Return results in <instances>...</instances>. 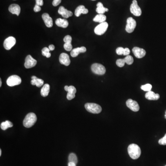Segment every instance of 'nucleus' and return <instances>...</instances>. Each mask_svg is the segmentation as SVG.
Returning <instances> with one entry per match:
<instances>
[{"instance_id": "f257e3e1", "label": "nucleus", "mask_w": 166, "mask_h": 166, "mask_svg": "<svg viewBox=\"0 0 166 166\" xmlns=\"http://www.w3.org/2000/svg\"><path fill=\"white\" fill-rule=\"evenodd\" d=\"M129 155L133 159H137L140 157L141 153L140 148L136 144H132L128 147Z\"/></svg>"}, {"instance_id": "f03ea898", "label": "nucleus", "mask_w": 166, "mask_h": 166, "mask_svg": "<svg viewBox=\"0 0 166 166\" xmlns=\"http://www.w3.org/2000/svg\"><path fill=\"white\" fill-rule=\"evenodd\" d=\"M37 121V116L34 113H30L26 115L23 121V125L27 128L32 127Z\"/></svg>"}, {"instance_id": "7ed1b4c3", "label": "nucleus", "mask_w": 166, "mask_h": 166, "mask_svg": "<svg viewBox=\"0 0 166 166\" xmlns=\"http://www.w3.org/2000/svg\"><path fill=\"white\" fill-rule=\"evenodd\" d=\"M85 108L88 112L97 114L101 113L102 107L98 104L94 103H87L84 105Z\"/></svg>"}, {"instance_id": "20e7f679", "label": "nucleus", "mask_w": 166, "mask_h": 166, "mask_svg": "<svg viewBox=\"0 0 166 166\" xmlns=\"http://www.w3.org/2000/svg\"><path fill=\"white\" fill-rule=\"evenodd\" d=\"M91 70L93 73L99 75H102L106 73V68L103 65L99 63H94L91 67Z\"/></svg>"}, {"instance_id": "39448f33", "label": "nucleus", "mask_w": 166, "mask_h": 166, "mask_svg": "<svg viewBox=\"0 0 166 166\" xmlns=\"http://www.w3.org/2000/svg\"><path fill=\"white\" fill-rule=\"evenodd\" d=\"M21 79L20 77L16 75L11 76L8 78L7 80V84L9 86H14L20 84Z\"/></svg>"}, {"instance_id": "423d86ee", "label": "nucleus", "mask_w": 166, "mask_h": 166, "mask_svg": "<svg viewBox=\"0 0 166 166\" xmlns=\"http://www.w3.org/2000/svg\"><path fill=\"white\" fill-rule=\"evenodd\" d=\"M109 24L107 22H104L100 24L94 29V32L98 35H102L104 34L107 30Z\"/></svg>"}, {"instance_id": "0eeeda50", "label": "nucleus", "mask_w": 166, "mask_h": 166, "mask_svg": "<svg viewBox=\"0 0 166 166\" xmlns=\"http://www.w3.org/2000/svg\"><path fill=\"white\" fill-rule=\"evenodd\" d=\"M130 12L136 16H140L142 14V10L137 4V0H133L130 6Z\"/></svg>"}, {"instance_id": "6e6552de", "label": "nucleus", "mask_w": 166, "mask_h": 166, "mask_svg": "<svg viewBox=\"0 0 166 166\" xmlns=\"http://www.w3.org/2000/svg\"><path fill=\"white\" fill-rule=\"evenodd\" d=\"M126 23V31L128 33H132L136 27V21L132 17H129L127 19Z\"/></svg>"}, {"instance_id": "1a4fd4ad", "label": "nucleus", "mask_w": 166, "mask_h": 166, "mask_svg": "<svg viewBox=\"0 0 166 166\" xmlns=\"http://www.w3.org/2000/svg\"><path fill=\"white\" fill-rule=\"evenodd\" d=\"M16 39L13 37H9L6 39L4 42L3 46L6 50H11L16 43Z\"/></svg>"}, {"instance_id": "9d476101", "label": "nucleus", "mask_w": 166, "mask_h": 166, "mask_svg": "<svg viewBox=\"0 0 166 166\" xmlns=\"http://www.w3.org/2000/svg\"><path fill=\"white\" fill-rule=\"evenodd\" d=\"M37 61L34 59L31 55H28L25 59L24 66L26 68H31L35 66L37 64Z\"/></svg>"}, {"instance_id": "9b49d317", "label": "nucleus", "mask_w": 166, "mask_h": 166, "mask_svg": "<svg viewBox=\"0 0 166 166\" xmlns=\"http://www.w3.org/2000/svg\"><path fill=\"white\" fill-rule=\"evenodd\" d=\"M126 104L127 107L134 112H137L139 110V106L137 102L131 99L127 100Z\"/></svg>"}, {"instance_id": "f8f14e48", "label": "nucleus", "mask_w": 166, "mask_h": 166, "mask_svg": "<svg viewBox=\"0 0 166 166\" xmlns=\"http://www.w3.org/2000/svg\"><path fill=\"white\" fill-rule=\"evenodd\" d=\"M133 53L135 55L136 57L138 59H140L145 56L146 55V51L145 50L141 48H138L135 47L133 49Z\"/></svg>"}, {"instance_id": "ddd939ff", "label": "nucleus", "mask_w": 166, "mask_h": 166, "mask_svg": "<svg viewBox=\"0 0 166 166\" xmlns=\"http://www.w3.org/2000/svg\"><path fill=\"white\" fill-rule=\"evenodd\" d=\"M59 61L61 64L64 65L66 66H68L71 62L69 56L68 54L65 53H62L60 54Z\"/></svg>"}, {"instance_id": "4468645a", "label": "nucleus", "mask_w": 166, "mask_h": 166, "mask_svg": "<svg viewBox=\"0 0 166 166\" xmlns=\"http://www.w3.org/2000/svg\"><path fill=\"white\" fill-rule=\"evenodd\" d=\"M58 13L61 15L63 18H68L73 15V13L71 11H69L66 9L63 6H61L58 10Z\"/></svg>"}, {"instance_id": "2eb2a0df", "label": "nucleus", "mask_w": 166, "mask_h": 166, "mask_svg": "<svg viewBox=\"0 0 166 166\" xmlns=\"http://www.w3.org/2000/svg\"><path fill=\"white\" fill-rule=\"evenodd\" d=\"M42 18L44 23L48 27L50 28L53 26V20L51 17H50L49 14L47 13H43L42 15Z\"/></svg>"}, {"instance_id": "dca6fc26", "label": "nucleus", "mask_w": 166, "mask_h": 166, "mask_svg": "<svg viewBox=\"0 0 166 166\" xmlns=\"http://www.w3.org/2000/svg\"><path fill=\"white\" fill-rule=\"evenodd\" d=\"M8 10L12 14H15L17 16H19L20 14L21 8L19 5L13 4L9 6Z\"/></svg>"}, {"instance_id": "f3484780", "label": "nucleus", "mask_w": 166, "mask_h": 166, "mask_svg": "<svg viewBox=\"0 0 166 166\" xmlns=\"http://www.w3.org/2000/svg\"><path fill=\"white\" fill-rule=\"evenodd\" d=\"M86 51V49L84 47H78L75 49L72 50L71 52V55L73 57H76L80 53H85Z\"/></svg>"}, {"instance_id": "a211bd4d", "label": "nucleus", "mask_w": 166, "mask_h": 166, "mask_svg": "<svg viewBox=\"0 0 166 166\" xmlns=\"http://www.w3.org/2000/svg\"><path fill=\"white\" fill-rule=\"evenodd\" d=\"M88 10L85 8L84 6H79L75 11V15L76 16L79 17L81 14H87L88 13Z\"/></svg>"}, {"instance_id": "6ab92c4d", "label": "nucleus", "mask_w": 166, "mask_h": 166, "mask_svg": "<svg viewBox=\"0 0 166 166\" xmlns=\"http://www.w3.org/2000/svg\"><path fill=\"white\" fill-rule=\"evenodd\" d=\"M145 98L149 100H157L160 98L159 94H156L152 91H149L145 94Z\"/></svg>"}, {"instance_id": "aec40b11", "label": "nucleus", "mask_w": 166, "mask_h": 166, "mask_svg": "<svg viewBox=\"0 0 166 166\" xmlns=\"http://www.w3.org/2000/svg\"><path fill=\"white\" fill-rule=\"evenodd\" d=\"M31 84L32 85H36L38 87H40L42 86L43 84H44V81L42 79H38L36 76H33L31 77Z\"/></svg>"}, {"instance_id": "412c9836", "label": "nucleus", "mask_w": 166, "mask_h": 166, "mask_svg": "<svg viewBox=\"0 0 166 166\" xmlns=\"http://www.w3.org/2000/svg\"><path fill=\"white\" fill-rule=\"evenodd\" d=\"M55 24L58 27L66 28L68 26L69 23L68 20L66 19H62L61 18L57 19L55 21Z\"/></svg>"}, {"instance_id": "4be33fe9", "label": "nucleus", "mask_w": 166, "mask_h": 166, "mask_svg": "<svg viewBox=\"0 0 166 166\" xmlns=\"http://www.w3.org/2000/svg\"><path fill=\"white\" fill-rule=\"evenodd\" d=\"M97 8L96 9V12L98 14H103L106 12H108L109 9L107 8H105L103 6V4L101 2H99L96 5Z\"/></svg>"}, {"instance_id": "5701e85b", "label": "nucleus", "mask_w": 166, "mask_h": 166, "mask_svg": "<svg viewBox=\"0 0 166 166\" xmlns=\"http://www.w3.org/2000/svg\"><path fill=\"white\" fill-rule=\"evenodd\" d=\"M50 85L48 84L43 85L42 88L41 89V94L42 96L46 97L48 96L50 92Z\"/></svg>"}, {"instance_id": "b1692460", "label": "nucleus", "mask_w": 166, "mask_h": 166, "mask_svg": "<svg viewBox=\"0 0 166 166\" xmlns=\"http://www.w3.org/2000/svg\"><path fill=\"white\" fill-rule=\"evenodd\" d=\"M106 16L103 14H98L96 16L93 20L94 22H98L100 23H102L105 22L106 20Z\"/></svg>"}, {"instance_id": "393cba45", "label": "nucleus", "mask_w": 166, "mask_h": 166, "mask_svg": "<svg viewBox=\"0 0 166 166\" xmlns=\"http://www.w3.org/2000/svg\"><path fill=\"white\" fill-rule=\"evenodd\" d=\"M13 126V124L10 121H6L3 122L1 124V128L3 130H6L8 128L12 127Z\"/></svg>"}, {"instance_id": "a878e982", "label": "nucleus", "mask_w": 166, "mask_h": 166, "mask_svg": "<svg viewBox=\"0 0 166 166\" xmlns=\"http://www.w3.org/2000/svg\"><path fill=\"white\" fill-rule=\"evenodd\" d=\"M64 89L66 91L68 92V93H70V94H75L76 93L77 90L75 88V87L73 86H68L66 85L64 87Z\"/></svg>"}, {"instance_id": "bb28decb", "label": "nucleus", "mask_w": 166, "mask_h": 166, "mask_svg": "<svg viewBox=\"0 0 166 166\" xmlns=\"http://www.w3.org/2000/svg\"><path fill=\"white\" fill-rule=\"evenodd\" d=\"M69 162L74 163L77 164V158L76 155L74 153H71L68 157Z\"/></svg>"}, {"instance_id": "cd10ccee", "label": "nucleus", "mask_w": 166, "mask_h": 166, "mask_svg": "<svg viewBox=\"0 0 166 166\" xmlns=\"http://www.w3.org/2000/svg\"><path fill=\"white\" fill-rule=\"evenodd\" d=\"M50 49L49 48L47 47H44L43 49L42 50V53L43 55L44 56L46 57L47 58H50L51 56V54L50 53Z\"/></svg>"}, {"instance_id": "c85d7f7f", "label": "nucleus", "mask_w": 166, "mask_h": 166, "mask_svg": "<svg viewBox=\"0 0 166 166\" xmlns=\"http://www.w3.org/2000/svg\"><path fill=\"white\" fill-rule=\"evenodd\" d=\"M124 59L125 60V63L129 65H132L134 61L133 58L131 55H128L126 56V57Z\"/></svg>"}, {"instance_id": "c756f323", "label": "nucleus", "mask_w": 166, "mask_h": 166, "mask_svg": "<svg viewBox=\"0 0 166 166\" xmlns=\"http://www.w3.org/2000/svg\"><path fill=\"white\" fill-rule=\"evenodd\" d=\"M152 85L149 84H145V85H142L141 86V89L143 90L144 91H151V90Z\"/></svg>"}, {"instance_id": "7c9ffc66", "label": "nucleus", "mask_w": 166, "mask_h": 166, "mask_svg": "<svg viewBox=\"0 0 166 166\" xmlns=\"http://www.w3.org/2000/svg\"><path fill=\"white\" fill-rule=\"evenodd\" d=\"M125 60H124V59H118V60L116 61V65H117L119 67H120V68H122V67L124 66L125 64Z\"/></svg>"}, {"instance_id": "2f4dec72", "label": "nucleus", "mask_w": 166, "mask_h": 166, "mask_svg": "<svg viewBox=\"0 0 166 166\" xmlns=\"http://www.w3.org/2000/svg\"><path fill=\"white\" fill-rule=\"evenodd\" d=\"M64 48L66 51H72L73 46L71 43H65L64 45Z\"/></svg>"}, {"instance_id": "473e14b6", "label": "nucleus", "mask_w": 166, "mask_h": 166, "mask_svg": "<svg viewBox=\"0 0 166 166\" xmlns=\"http://www.w3.org/2000/svg\"><path fill=\"white\" fill-rule=\"evenodd\" d=\"M124 50H125V49L122 48V47H119V48L116 49V53L118 55H123L124 53Z\"/></svg>"}, {"instance_id": "72a5a7b5", "label": "nucleus", "mask_w": 166, "mask_h": 166, "mask_svg": "<svg viewBox=\"0 0 166 166\" xmlns=\"http://www.w3.org/2000/svg\"><path fill=\"white\" fill-rule=\"evenodd\" d=\"M63 40H64L65 43H71L72 41V38L70 35H66L64 38Z\"/></svg>"}, {"instance_id": "f704fd0d", "label": "nucleus", "mask_w": 166, "mask_h": 166, "mask_svg": "<svg viewBox=\"0 0 166 166\" xmlns=\"http://www.w3.org/2000/svg\"><path fill=\"white\" fill-rule=\"evenodd\" d=\"M158 143L160 145H166V134L163 138L159 140Z\"/></svg>"}, {"instance_id": "c9c22d12", "label": "nucleus", "mask_w": 166, "mask_h": 166, "mask_svg": "<svg viewBox=\"0 0 166 166\" xmlns=\"http://www.w3.org/2000/svg\"><path fill=\"white\" fill-rule=\"evenodd\" d=\"M61 0H54L52 2V4L54 7H56L61 3Z\"/></svg>"}, {"instance_id": "e433bc0d", "label": "nucleus", "mask_w": 166, "mask_h": 166, "mask_svg": "<svg viewBox=\"0 0 166 166\" xmlns=\"http://www.w3.org/2000/svg\"><path fill=\"white\" fill-rule=\"evenodd\" d=\"M41 8L40 6L38 5H36L34 8V11L35 12H38L39 11H41Z\"/></svg>"}, {"instance_id": "4c0bfd02", "label": "nucleus", "mask_w": 166, "mask_h": 166, "mask_svg": "<svg viewBox=\"0 0 166 166\" xmlns=\"http://www.w3.org/2000/svg\"><path fill=\"white\" fill-rule=\"evenodd\" d=\"M130 50L128 48H125V50H124V53L123 55L127 56V55H128L130 54Z\"/></svg>"}, {"instance_id": "58836bf2", "label": "nucleus", "mask_w": 166, "mask_h": 166, "mask_svg": "<svg viewBox=\"0 0 166 166\" xmlns=\"http://www.w3.org/2000/svg\"><path fill=\"white\" fill-rule=\"evenodd\" d=\"M36 4L40 6H42L43 5V0H36Z\"/></svg>"}, {"instance_id": "ea45409f", "label": "nucleus", "mask_w": 166, "mask_h": 166, "mask_svg": "<svg viewBox=\"0 0 166 166\" xmlns=\"http://www.w3.org/2000/svg\"><path fill=\"white\" fill-rule=\"evenodd\" d=\"M49 49H50V51H53L55 49V47H54V46L53 44H51V45H50L49 47Z\"/></svg>"}, {"instance_id": "a19ab883", "label": "nucleus", "mask_w": 166, "mask_h": 166, "mask_svg": "<svg viewBox=\"0 0 166 166\" xmlns=\"http://www.w3.org/2000/svg\"><path fill=\"white\" fill-rule=\"evenodd\" d=\"M76 166V164H75V163H72V162H69L68 163V166Z\"/></svg>"}, {"instance_id": "79ce46f5", "label": "nucleus", "mask_w": 166, "mask_h": 166, "mask_svg": "<svg viewBox=\"0 0 166 166\" xmlns=\"http://www.w3.org/2000/svg\"><path fill=\"white\" fill-rule=\"evenodd\" d=\"M1 84H2V81H1V79H0V87L1 86Z\"/></svg>"}, {"instance_id": "37998d69", "label": "nucleus", "mask_w": 166, "mask_h": 166, "mask_svg": "<svg viewBox=\"0 0 166 166\" xmlns=\"http://www.w3.org/2000/svg\"><path fill=\"white\" fill-rule=\"evenodd\" d=\"M1 150L0 149V156H1Z\"/></svg>"}, {"instance_id": "c03bdc74", "label": "nucleus", "mask_w": 166, "mask_h": 166, "mask_svg": "<svg viewBox=\"0 0 166 166\" xmlns=\"http://www.w3.org/2000/svg\"><path fill=\"white\" fill-rule=\"evenodd\" d=\"M165 118H166V113H165Z\"/></svg>"}, {"instance_id": "a18cd8bd", "label": "nucleus", "mask_w": 166, "mask_h": 166, "mask_svg": "<svg viewBox=\"0 0 166 166\" xmlns=\"http://www.w3.org/2000/svg\"><path fill=\"white\" fill-rule=\"evenodd\" d=\"M92 1H95V0H92Z\"/></svg>"}, {"instance_id": "49530a36", "label": "nucleus", "mask_w": 166, "mask_h": 166, "mask_svg": "<svg viewBox=\"0 0 166 166\" xmlns=\"http://www.w3.org/2000/svg\"></svg>"}]
</instances>
